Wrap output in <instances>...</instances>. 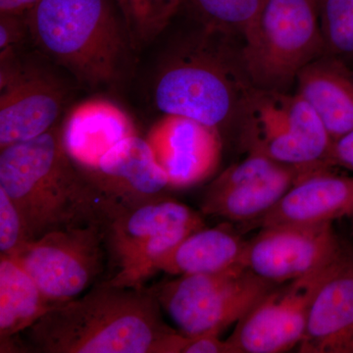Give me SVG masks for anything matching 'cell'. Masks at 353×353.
Segmentation results:
<instances>
[{
    "instance_id": "6da1fadb",
    "label": "cell",
    "mask_w": 353,
    "mask_h": 353,
    "mask_svg": "<svg viewBox=\"0 0 353 353\" xmlns=\"http://www.w3.org/2000/svg\"><path fill=\"white\" fill-rule=\"evenodd\" d=\"M152 289L102 282L85 296L54 304L26 330L41 353H183L189 336L162 319Z\"/></svg>"
},
{
    "instance_id": "7a4b0ae2",
    "label": "cell",
    "mask_w": 353,
    "mask_h": 353,
    "mask_svg": "<svg viewBox=\"0 0 353 353\" xmlns=\"http://www.w3.org/2000/svg\"><path fill=\"white\" fill-rule=\"evenodd\" d=\"M0 188L19 210L29 241L101 222L104 201L65 150L59 123L37 138L1 148Z\"/></svg>"
},
{
    "instance_id": "3957f363",
    "label": "cell",
    "mask_w": 353,
    "mask_h": 353,
    "mask_svg": "<svg viewBox=\"0 0 353 353\" xmlns=\"http://www.w3.org/2000/svg\"><path fill=\"white\" fill-rule=\"evenodd\" d=\"M255 88L232 34L201 26L164 58L152 99L163 115L190 118L221 132L240 122Z\"/></svg>"
},
{
    "instance_id": "277c9868",
    "label": "cell",
    "mask_w": 353,
    "mask_h": 353,
    "mask_svg": "<svg viewBox=\"0 0 353 353\" xmlns=\"http://www.w3.org/2000/svg\"><path fill=\"white\" fill-rule=\"evenodd\" d=\"M27 16L41 54L81 85L117 88L126 81L134 50L114 0H39Z\"/></svg>"
},
{
    "instance_id": "5b68a950",
    "label": "cell",
    "mask_w": 353,
    "mask_h": 353,
    "mask_svg": "<svg viewBox=\"0 0 353 353\" xmlns=\"http://www.w3.org/2000/svg\"><path fill=\"white\" fill-rule=\"evenodd\" d=\"M101 227L113 270L104 283L143 289L157 260L205 224L201 213L163 196L132 208L104 205Z\"/></svg>"
},
{
    "instance_id": "8992f818",
    "label": "cell",
    "mask_w": 353,
    "mask_h": 353,
    "mask_svg": "<svg viewBox=\"0 0 353 353\" xmlns=\"http://www.w3.org/2000/svg\"><path fill=\"white\" fill-rule=\"evenodd\" d=\"M257 88L281 90L326 53L319 15L311 0H265L241 48Z\"/></svg>"
},
{
    "instance_id": "52a82bcc",
    "label": "cell",
    "mask_w": 353,
    "mask_h": 353,
    "mask_svg": "<svg viewBox=\"0 0 353 353\" xmlns=\"http://www.w3.org/2000/svg\"><path fill=\"white\" fill-rule=\"evenodd\" d=\"M240 122L248 152L296 168L334 166V141L299 94L256 88L246 102Z\"/></svg>"
},
{
    "instance_id": "ba28073f",
    "label": "cell",
    "mask_w": 353,
    "mask_h": 353,
    "mask_svg": "<svg viewBox=\"0 0 353 353\" xmlns=\"http://www.w3.org/2000/svg\"><path fill=\"white\" fill-rule=\"evenodd\" d=\"M275 285L241 262L215 273L176 276L152 290L181 333L194 336L220 334Z\"/></svg>"
},
{
    "instance_id": "9c48e42d",
    "label": "cell",
    "mask_w": 353,
    "mask_h": 353,
    "mask_svg": "<svg viewBox=\"0 0 353 353\" xmlns=\"http://www.w3.org/2000/svg\"><path fill=\"white\" fill-rule=\"evenodd\" d=\"M106 250L101 222L44 234L9 256L24 268L53 304L75 299L103 270Z\"/></svg>"
},
{
    "instance_id": "30bf717a",
    "label": "cell",
    "mask_w": 353,
    "mask_h": 353,
    "mask_svg": "<svg viewBox=\"0 0 353 353\" xmlns=\"http://www.w3.org/2000/svg\"><path fill=\"white\" fill-rule=\"evenodd\" d=\"M350 252L345 248L315 270L276 285L236 323L227 339L232 353H282L299 347L316 294Z\"/></svg>"
},
{
    "instance_id": "8fae6325",
    "label": "cell",
    "mask_w": 353,
    "mask_h": 353,
    "mask_svg": "<svg viewBox=\"0 0 353 353\" xmlns=\"http://www.w3.org/2000/svg\"><path fill=\"white\" fill-rule=\"evenodd\" d=\"M72 88L48 65L22 55L0 66V150L57 126Z\"/></svg>"
},
{
    "instance_id": "7c38bea8",
    "label": "cell",
    "mask_w": 353,
    "mask_h": 353,
    "mask_svg": "<svg viewBox=\"0 0 353 353\" xmlns=\"http://www.w3.org/2000/svg\"><path fill=\"white\" fill-rule=\"evenodd\" d=\"M321 170L326 169L287 166L250 152L211 183L202 214L250 224L269 212L297 181Z\"/></svg>"
},
{
    "instance_id": "4fadbf2b",
    "label": "cell",
    "mask_w": 353,
    "mask_h": 353,
    "mask_svg": "<svg viewBox=\"0 0 353 353\" xmlns=\"http://www.w3.org/2000/svg\"><path fill=\"white\" fill-rule=\"evenodd\" d=\"M345 248L333 223L272 225L248 241L243 263L260 278L280 285L328 263Z\"/></svg>"
},
{
    "instance_id": "5bb4252c",
    "label": "cell",
    "mask_w": 353,
    "mask_h": 353,
    "mask_svg": "<svg viewBox=\"0 0 353 353\" xmlns=\"http://www.w3.org/2000/svg\"><path fill=\"white\" fill-rule=\"evenodd\" d=\"M145 139L174 189L203 182L215 173L222 157L221 132L183 116L164 115Z\"/></svg>"
},
{
    "instance_id": "9a60e30c",
    "label": "cell",
    "mask_w": 353,
    "mask_h": 353,
    "mask_svg": "<svg viewBox=\"0 0 353 353\" xmlns=\"http://www.w3.org/2000/svg\"><path fill=\"white\" fill-rule=\"evenodd\" d=\"M81 171L106 205H141L165 196L170 188L150 143L139 134L120 141L94 168Z\"/></svg>"
},
{
    "instance_id": "2e32d148",
    "label": "cell",
    "mask_w": 353,
    "mask_h": 353,
    "mask_svg": "<svg viewBox=\"0 0 353 353\" xmlns=\"http://www.w3.org/2000/svg\"><path fill=\"white\" fill-rule=\"evenodd\" d=\"M352 215L353 176L334 175L326 169L297 181L269 212L250 224H323Z\"/></svg>"
},
{
    "instance_id": "e0dca14e",
    "label": "cell",
    "mask_w": 353,
    "mask_h": 353,
    "mask_svg": "<svg viewBox=\"0 0 353 353\" xmlns=\"http://www.w3.org/2000/svg\"><path fill=\"white\" fill-rule=\"evenodd\" d=\"M61 134L70 158L83 171L94 168L111 148L138 131L119 105L92 99L72 108L61 125Z\"/></svg>"
},
{
    "instance_id": "ac0fdd59",
    "label": "cell",
    "mask_w": 353,
    "mask_h": 353,
    "mask_svg": "<svg viewBox=\"0 0 353 353\" xmlns=\"http://www.w3.org/2000/svg\"><path fill=\"white\" fill-rule=\"evenodd\" d=\"M353 341V253L350 252L316 294L299 352H350Z\"/></svg>"
},
{
    "instance_id": "d6986e66",
    "label": "cell",
    "mask_w": 353,
    "mask_h": 353,
    "mask_svg": "<svg viewBox=\"0 0 353 353\" xmlns=\"http://www.w3.org/2000/svg\"><path fill=\"white\" fill-rule=\"evenodd\" d=\"M296 94L307 102L334 143L353 130V73L333 57H319L297 74Z\"/></svg>"
},
{
    "instance_id": "ffe728a7",
    "label": "cell",
    "mask_w": 353,
    "mask_h": 353,
    "mask_svg": "<svg viewBox=\"0 0 353 353\" xmlns=\"http://www.w3.org/2000/svg\"><path fill=\"white\" fill-rule=\"evenodd\" d=\"M248 241L230 228H202L162 255L157 271L185 276L215 273L243 262Z\"/></svg>"
},
{
    "instance_id": "44dd1931",
    "label": "cell",
    "mask_w": 353,
    "mask_h": 353,
    "mask_svg": "<svg viewBox=\"0 0 353 353\" xmlns=\"http://www.w3.org/2000/svg\"><path fill=\"white\" fill-rule=\"evenodd\" d=\"M54 305L13 257L0 256V341L1 350Z\"/></svg>"
},
{
    "instance_id": "7402d4cb",
    "label": "cell",
    "mask_w": 353,
    "mask_h": 353,
    "mask_svg": "<svg viewBox=\"0 0 353 353\" xmlns=\"http://www.w3.org/2000/svg\"><path fill=\"white\" fill-rule=\"evenodd\" d=\"M134 50L154 41L185 0H114Z\"/></svg>"
},
{
    "instance_id": "603a6c76",
    "label": "cell",
    "mask_w": 353,
    "mask_h": 353,
    "mask_svg": "<svg viewBox=\"0 0 353 353\" xmlns=\"http://www.w3.org/2000/svg\"><path fill=\"white\" fill-rule=\"evenodd\" d=\"M203 27L245 37L256 22L265 0H185Z\"/></svg>"
},
{
    "instance_id": "cb8c5ba5",
    "label": "cell",
    "mask_w": 353,
    "mask_h": 353,
    "mask_svg": "<svg viewBox=\"0 0 353 353\" xmlns=\"http://www.w3.org/2000/svg\"><path fill=\"white\" fill-rule=\"evenodd\" d=\"M318 15L325 54L353 60V0H323Z\"/></svg>"
},
{
    "instance_id": "d4e9b609",
    "label": "cell",
    "mask_w": 353,
    "mask_h": 353,
    "mask_svg": "<svg viewBox=\"0 0 353 353\" xmlns=\"http://www.w3.org/2000/svg\"><path fill=\"white\" fill-rule=\"evenodd\" d=\"M27 13H0V66L22 57L26 41L31 39Z\"/></svg>"
},
{
    "instance_id": "484cf974",
    "label": "cell",
    "mask_w": 353,
    "mask_h": 353,
    "mask_svg": "<svg viewBox=\"0 0 353 353\" xmlns=\"http://www.w3.org/2000/svg\"><path fill=\"white\" fill-rule=\"evenodd\" d=\"M29 241L24 220L12 199L0 188V252L11 255Z\"/></svg>"
},
{
    "instance_id": "4316f807",
    "label": "cell",
    "mask_w": 353,
    "mask_h": 353,
    "mask_svg": "<svg viewBox=\"0 0 353 353\" xmlns=\"http://www.w3.org/2000/svg\"><path fill=\"white\" fill-rule=\"evenodd\" d=\"M188 336L189 340L183 353H232L227 340H221L219 334Z\"/></svg>"
},
{
    "instance_id": "83f0119b",
    "label": "cell",
    "mask_w": 353,
    "mask_h": 353,
    "mask_svg": "<svg viewBox=\"0 0 353 353\" xmlns=\"http://www.w3.org/2000/svg\"><path fill=\"white\" fill-rule=\"evenodd\" d=\"M332 160L333 165L353 172V130L334 141Z\"/></svg>"
},
{
    "instance_id": "f1b7e54d",
    "label": "cell",
    "mask_w": 353,
    "mask_h": 353,
    "mask_svg": "<svg viewBox=\"0 0 353 353\" xmlns=\"http://www.w3.org/2000/svg\"><path fill=\"white\" fill-rule=\"evenodd\" d=\"M39 0H0V13H27Z\"/></svg>"
},
{
    "instance_id": "f546056e",
    "label": "cell",
    "mask_w": 353,
    "mask_h": 353,
    "mask_svg": "<svg viewBox=\"0 0 353 353\" xmlns=\"http://www.w3.org/2000/svg\"><path fill=\"white\" fill-rule=\"evenodd\" d=\"M311 1L313 2V4H314L316 8H317V10H319V7L321 6L323 0H311Z\"/></svg>"
},
{
    "instance_id": "4dcf8cb0",
    "label": "cell",
    "mask_w": 353,
    "mask_h": 353,
    "mask_svg": "<svg viewBox=\"0 0 353 353\" xmlns=\"http://www.w3.org/2000/svg\"><path fill=\"white\" fill-rule=\"evenodd\" d=\"M353 352V341L352 343V345H350V352Z\"/></svg>"
}]
</instances>
